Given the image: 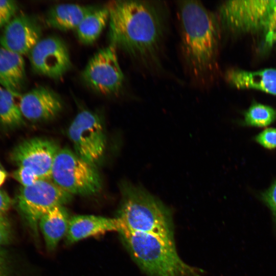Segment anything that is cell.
I'll return each mask as SVG.
<instances>
[{
	"instance_id": "cell-1",
	"label": "cell",
	"mask_w": 276,
	"mask_h": 276,
	"mask_svg": "<svg viewBox=\"0 0 276 276\" xmlns=\"http://www.w3.org/2000/svg\"><path fill=\"white\" fill-rule=\"evenodd\" d=\"M106 6L110 44L126 53L146 72L161 74L169 18L166 3L114 1Z\"/></svg>"
},
{
	"instance_id": "cell-2",
	"label": "cell",
	"mask_w": 276,
	"mask_h": 276,
	"mask_svg": "<svg viewBox=\"0 0 276 276\" xmlns=\"http://www.w3.org/2000/svg\"><path fill=\"white\" fill-rule=\"evenodd\" d=\"M180 48L183 63L193 83L211 86L217 70L220 27L217 16L200 2H177Z\"/></svg>"
},
{
	"instance_id": "cell-3",
	"label": "cell",
	"mask_w": 276,
	"mask_h": 276,
	"mask_svg": "<svg viewBox=\"0 0 276 276\" xmlns=\"http://www.w3.org/2000/svg\"><path fill=\"white\" fill-rule=\"evenodd\" d=\"M137 265L150 276H202V271L179 256L174 240L124 228L118 232Z\"/></svg>"
},
{
	"instance_id": "cell-4",
	"label": "cell",
	"mask_w": 276,
	"mask_h": 276,
	"mask_svg": "<svg viewBox=\"0 0 276 276\" xmlns=\"http://www.w3.org/2000/svg\"><path fill=\"white\" fill-rule=\"evenodd\" d=\"M122 189V201L116 217L119 230L153 234L174 240L172 217L166 205L141 187L125 183Z\"/></svg>"
},
{
	"instance_id": "cell-5",
	"label": "cell",
	"mask_w": 276,
	"mask_h": 276,
	"mask_svg": "<svg viewBox=\"0 0 276 276\" xmlns=\"http://www.w3.org/2000/svg\"><path fill=\"white\" fill-rule=\"evenodd\" d=\"M51 179L71 195H93L101 187V180L95 166L67 148L58 151L52 167Z\"/></svg>"
},
{
	"instance_id": "cell-6",
	"label": "cell",
	"mask_w": 276,
	"mask_h": 276,
	"mask_svg": "<svg viewBox=\"0 0 276 276\" xmlns=\"http://www.w3.org/2000/svg\"><path fill=\"white\" fill-rule=\"evenodd\" d=\"M72 196L51 179H40L29 186L21 187L15 203L31 233L38 239L41 218L54 208L69 202Z\"/></svg>"
},
{
	"instance_id": "cell-7",
	"label": "cell",
	"mask_w": 276,
	"mask_h": 276,
	"mask_svg": "<svg viewBox=\"0 0 276 276\" xmlns=\"http://www.w3.org/2000/svg\"><path fill=\"white\" fill-rule=\"evenodd\" d=\"M68 135L74 152L82 159L96 166L106 148V136L100 118L87 110L79 112L70 124Z\"/></svg>"
},
{
	"instance_id": "cell-8",
	"label": "cell",
	"mask_w": 276,
	"mask_h": 276,
	"mask_svg": "<svg viewBox=\"0 0 276 276\" xmlns=\"http://www.w3.org/2000/svg\"><path fill=\"white\" fill-rule=\"evenodd\" d=\"M82 77L89 87L99 93L104 95L119 94L124 86V76L117 48L109 44L99 50L88 62Z\"/></svg>"
},
{
	"instance_id": "cell-9",
	"label": "cell",
	"mask_w": 276,
	"mask_h": 276,
	"mask_svg": "<svg viewBox=\"0 0 276 276\" xmlns=\"http://www.w3.org/2000/svg\"><path fill=\"white\" fill-rule=\"evenodd\" d=\"M270 1H229L218 9L220 27L233 33L251 32L264 28Z\"/></svg>"
},
{
	"instance_id": "cell-10",
	"label": "cell",
	"mask_w": 276,
	"mask_h": 276,
	"mask_svg": "<svg viewBox=\"0 0 276 276\" xmlns=\"http://www.w3.org/2000/svg\"><path fill=\"white\" fill-rule=\"evenodd\" d=\"M59 149L51 140L34 137L16 146L10 153V158L17 167L29 169L39 179H51L52 167Z\"/></svg>"
},
{
	"instance_id": "cell-11",
	"label": "cell",
	"mask_w": 276,
	"mask_h": 276,
	"mask_svg": "<svg viewBox=\"0 0 276 276\" xmlns=\"http://www.w3.org/2000/svg\"><path fill=\"white\" fill-rule=\"evenodd\" d=\"M28 55L35 73L55 79L62 77L72 65L66 44L56 36L41 39Z\"/></svg>"
},
{
	"instance_id": "cell-12",
	"label": "cell",
	"mask_w": 276,
	"mask_h": 276,
	"mask_svg": "<svg viewBox=\"0 0 276 276\" xmlns=\"http://www.w3.org/2000/svg\"><path fill=\"white\" fill-rule=\"evenodd\" d=\"M42 30L34 16L16 14L3 28L0 35V45L24 56L29 54L41 39Z\"/></svg>"
},
{
	"instance_id": "cell-13",
	"label": "cell",
	"mask_w": 276,
	"mask_h": 276,
	"mask_svg": "<svg viewBox=\"0 0 276 276\" xmlns=\"http://www.w3.org/2000/svg\"><path fill=\"white\" fill-rule=\"evenodd\" d=\"M19 106L24 118L37 122L53 119L61 111L63 104L55 91L39 86L22 94Z\"/></svg>"
},
{
	"instance_id": "cell-14",
	"label": "cell",
	"mask_w": 276,
	"mask_h": 276,
	"mask_svg": "<svg viewBox=\"0 0 276 276\" xmlns=\"http://www.w3.org/2000/svg\"><path fill=\"white\" fill-rule=\"evenodd\" d=\"M119 228L118 219L92 215H79L70 218L65 237L67 244Z\"/></svg>"
},
{
	"instance_id": "cell-15",
	"label": "cell",
	"mask_w": 276,
	"mask_h": 276,
	"mask_svg": "<svg viewBox=\"0 0 276 276\" xmlns=\"http://www.w3.org/2000/svg\"><path fill=\"white\" fill-rule=\"evenodd\" d=\"M26 79L23 56L0 45V85L14 96L20 98Z\"/></svg>"
},
{
	"instance_id": "cell-16",
	"label": "cell",
	"mask_w": 276,
	"mask_h": 276,
	"mask_svg": "<svg viewBox=\"0 0 276 276\" xmlns=\"http://www.w3.org/2000/svg\"><path fill=\"white\" fill-rule=\"evenodd\" d=\"M225 78L236 88L258 89L276 95V69L256 71L231 70L226 73Z\"/></svg>"
},
{
	"instance_id": "cell-17",
	"label": "cell",
	"mask_w": 276,
	"mask_h": 276,
	"mask_svg": "<svg viewBox=\"0 0 276 276\" xmlns=\"http://www.w3.org/2000/svg\"><path fill=\"white\" fill-rule=\"evenodd\" d=\"M98 7L75 4L55 5L48 11L46 24L61 31L76 29L83 18Z\"/></svg>"
},
{
	"instance_id": "cell-18",
	"label": "cell",
	"mask_w": 276,
	"mask_h": 276,
	"mask_svg": "<svg viewBox=\"0 0 276 276\" xmlns=\"http://www.w3.org/2000/svg\"><path fill=\"white\" fill-rule=\"evenodd\" d=\"M70 218L64 206L58 205L51 210L40 219L39 229L49 251L54 250L60 240L65 237Z\"/></svg>"
},
{
	"instance_id": "cell-19",
	"label": "cell",
	"mask_w": 276,
	"mask_h": 276,
	"mask_svg": "<svg viewBox=\"0 0 276 276\" xmlns=\"http://www.w3.org/2000/svg\"><path fill=\"white\" fill-rule=\"evenodd\" d=\"M109 18L106 6L97 8L87 14L76 29L79 40L84 44L94 43L100 36Z\"/></svg>"
},
{
	"instance_id": "cell-20",
	"label": "cell",
	"mask_w": 276,
	"mask_h": 276,
	"mask_svg": "<svg viewBox=\"0 0 276 276\" xmlns=\"http://www.w3.org/2000/svg\"><path fill=\"white\" fill-rule=\"evenodd\" d=\"M20 97L14 96L0 85V124L3 127L13 129L24 124L19 102L16 100Z\"/></svg>"
},
{
	"instance_id": "cell-21",
	"label": "cell",
	"mask_w": 276,
	"mask_h": 276,
	"mask_svg": "<svg viewBox=\"0 0 276 276\" xmlns=\"http://www.w3.org/2000/svg\"><path fill=\"white\" fill-rule=\"evenodd\" d=\"M276 120V110L260 103H253L244 113V123L249 126L262 127Z\"/></svg>"
},
{
	"instance_id": "cell-22",
	"label": "cell",
	"mask_w": 276,
	"mask_h": 276,
	"mask_svg": "<svg viewBox=\"0 0 276 276\" xmlns=\"http://www.w3.org/2000/svg\"><path fill=\"white\" fill-rule=\"evenodd\" d=\"M265 29V42L268 47L276 42V1H270V7Z\"/></svg>"
},
{
	"instance_id": "cell-23",
	"label": "cell",
	"mask_w": 276,
	"mask_h": 276,
	"mask_svg": "<svg viewBox=\"0 0 276 276\" xmlns=\"http://www.w3.org/2000/svg\"><path fill=\"white\" fill-rule=\"evenodd\" d=\"M18 10L16 1L0 0V29H3L17 14Z\"/></svg>"
},
{
	"instance_id": "cell-24",
	"label": "cell",
	"mask_w": 276,
	"mask_h": 276,
	"mask_svg": "<svg viewBox=\"0 0 276 276\" xmlns=\"http://www.w3.org/2000/svg\"><path fill=\"white\" fill-rule=\"evenodd\" d=\"M12 176L22 187L29 186L40 180L31 170L22 167H17L12 172Z\"/></svg>"
},
{
	"instance_id": "cell-25",
	"label": "cell",
	"mask_w": 276,
	"mask_h": 276,
	"mask_svg": "<svg viewBox=\"0 0 276 276\" xmlns=\"http://www.w3.org/2000/svg\"><path fill=\"white\" fill-rule=\"evenodd\" d=\"M257 142L263 147L271 149L276 148V128H267L257 135Z\"/></svg>"
},
{
	"instance_id": "cell-26",
	"label": "cell",
	"mask_w": 276,
	"mask_h": 276,
	"mask_svg": "<svg viewBox=\"0 0 276 276\" xmlns=\"http://www.w3.org/2000/svg\"><path fill=\"white\" fill-rule=\"evenodd\" d=\"M12 238L11 225L6 214L0 215V247L8 244Z\"/></svg>"
},
{
	"instance_id": "cell-27",
	"label": "cell",
	"mask_w": 276,
	"mask_h": 276,
	"mask_svg": "<svg viewBox=\"0 0 276 276\" xmlns=\"http://www.w3.org/2000/svg\"><path fill=\"white\" fill-rule=\"evenodd\" d=\"M262 198L271 210L276 223V181L262 194Z\"/></svg>"
},
{
	"instance_id": "cell-28",
	"label": "cell",
	"mask_w": 276,
	"mask_h": 276,
	"mask_svg": "<svg viewBox=\"0 0 276 276\" xmlns=\"http://www.w3.org/2000/svg\"><path fill=\"white\" fill-rule=\"evenodd\" d=\"M11 266L6 251L0 247V276H11Z\"/></svg>"
},
{
	"instance_id": "cell-29",
	"label": "cell",
	"mask_w": 276,
	"mask_h": 276,
	"mask_svg": "<svg viewBox=\"0 0 276 276\" xmlns=\"http://www.w3.org/2000/svg\"><path fill=\"white\" fill-rule=\"evenodd\" d=\"M13 204V200L5 191L0 190V215L6 214Z\"/></svg>"
},
{
	"instance_id": "cell-30",
	"label": "cell",
	"mask_w": 276,
	"mask_h": 276,
	"mask_svg": "<svg viewBox=\"0 0 276 276\" xmlns=\"http://www.w3.org/2000/svg\"><path fill=\"white\" fill-rule=\"evenodd\" d=\"M8 176V174L0 163V187L6 181Z\"/></svg>"
}]
</instances>
